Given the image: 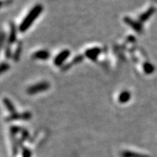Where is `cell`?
I'll use <instances>...</instances> for the list:
<instances>
[{
  "mask_svg": "<svg viewBox=\"0 0 157 157\" xmlns=\"http://www.w3.org/2000/svg\"><path fill=\"white\" fill-rule=\"evenodd\" d=\"M10 28V34H9V38H8L7 45H11L14 42H15L16 39H17V28H16L14 23L11 22Z\"/></svg>",
  "mask_w": 157,
  "mask_h": 157,
  "instance_id": "cell-6",
  "label": "cell"
},
{
  "mask_svg": "<svg viewBox=\"0 0 157 157\" xmlns=\"http://www.w3.org/2000/svg\"><path fill=\"white\" fill-rule=\"evenodd\" d=\"M6 42V34L4 32H0V49L4 46Z\"/></svg>",
  "mask_w": 157,
  "mask_h": 157,
  "instance_id": "cell-17",
  "label": "cell"
},
{
  "mask_svg": "<svg viewBox=\"0 0 157 157\" xmlns=\"http://www.w3.org/2000/svg\"><path fill=\"white\" fill-rule=\"evenodd\" d=\"M10 0H7V1H2V0H0V8L2 7V6L6 3V2H10Z\"/></svg>",
  "mask_w": 157,
  "mask_h": 157,
  "instance_id": "cell-20",
  "label": "cell"
},
{
  "mask_svg": "<svg viewBox=\"0 0 157 157\" xmlns=\"http://www.w3.org/2000/svg\"><path fill=\"white\" fill-rule=\"evenodd\" d=\"M3 103L6 106V108L8 109V111L10 112V113H16V110H15V108H14V105L10 101V100L8 99V98H4L3 99Z\"/></svg>",
  "mask_w": 157,
  "mask_h": 157,
  "instance_id": "cell-11",
  "label": "cell"
},
{
  "mask_svg": "<svg viewBox=\"0 0 157 157\" xmlns=\"http://www.w3.org/2000/svg\"><path fill=\"white\" fill-rule=\"evenodd\" d=\"M5 54H6V57L9 58L11 56V50H10V47H9V45L6 46V50H5Z\"/></svg>",
  "mask_w": 157,
  "mask_h": 157,
  "instance_id": "cell-18",
  "label": "cell"
},
{
  "mask_svg": "<svg viewBox=\"0 0 157 157\" xmlns=\"http://www.w3.org/2000/svg\"><path fill=\"white\" fill-rule=\"evenodd\" d=\"M10 69V66L7 63H1L0 64V74H3Z\"/></svg>",
  "mask_w": 157,
  "mask_h": 157,
  "instance_id": "cell-16",
  "label": "cell"
},
{
  "mask_svg": "<svg viewBox=\"0 0 157 157\" xmlns=\"http://www.w3.org/2000/svg\"><path fill=\"white\" fill-rule=\"evenodd\" d=\"M22 157H31L30 151L28 149H26V148H25L23 150V152H22Z\"/></svg>",
  "mask_w": 157,
  "mask_h": 157,
  "instance_id": "cell-19",
  "label": "cell"
},
{
  "mask_svg": "<svg viewBox=\"0 0 157 157\" xmlns=\"http://www.w3.org/2000/svg\"><path fill=\"white\" fill-rule=\"evenodd\" d=\"M144 72L146 74H151L155 70V68L151 63H145L144 66Z\"/></svg>",
  "mask_w": 157,
  "mask_h": 157,
  "instance_id": "cell-15",
  "label": "cell"
},
{
  "mask_svg": "<svg viewBox=\"0 0 157 157\" xmlns=\"http://www.w3.org/2000/svg\"><path fill=\"white\" fill-rule=\"evenodd\" d=\"M101 49L99 48H93V49H90L86 52V55L87 58H89L91 60H95L98 58V55L101 53Z\"/></svg>",
  "mask_w": 157,
  "mask_h": 157,
  "instance_id": "cell-7",
  "label": "cell"
},
{
  "mask_svg": "<svg viewBox=\"0 0 157 157\" xmlns=\"http://www.w3.org/2000/svg\"><path fill=\"white\" fill-rule=\"evenodd\" d=\"M122 157H148L147 155H143V154L136 153V152H133V151H123L121 153Z\"/></svg>",
  "mask_w": 157,
  "mask_h": 157,
  "instance_id": "cell-12",
  "label": "cell"
},
{
  "mask_svg": "<svg viewBox=\"0 0 157 157\" xmlns=\"http://www.w3.org/2000/svg\"><path fill=\"white\" fill-rule=\"evenodd\" d=\"M131 98V94L128 91H123L119 96V101L121 103H127Z\"/></svg>",
  "mask_w": 157,
  "mask_h": 157,
  "instance_id": "cell-10",
  "label": "cell"
},
{
  "mask_svg": "<svg viewBox=\"0 0 157 157\" xmlns=\"http://www.w3.org/2000/svg\"><path fill=\"white\" fill-rule=\"evenodd\" d=\"M22 43L21 42H19L18 45V47L16 48V50L15 52H14V62H17L18 60V58H19V56H20V54L22 53Z\"/></svg>",
  "mask_w": 157,
  "mask_h": 157,
  "instance_id": "cell-14",
  "label": "cell"
},
{
  "mask_svg": "<svg viewBox=\"0 0 157 157\" xmlns=\"http://www.w3.org/2000/svg\"><path fill=\"white\" fill-rule=\"evenodd\" d=\"M154 12H155V8L153 7L149 8L148 10H146L144 13H143L140 16V22H145V21H147V20L154 14Z\"/></svg>",
  "mask_w": 157,
  "mask_h": 157,
  "instance_id": "cell-9",
  "label": "cell"
},
{
  "mask_svg": "<svg viewBox=\"0 0 157 157\" xmlns=\"http://www.w3.org/2000/svg\"><path fill=\"white\" fill-rule=\"evenodd\" d=\"M82 59H83V57L82 56H78V57H76L75 58H74V60H73V62H72V63H69V64H66V66H64L63 70H68L69 68H70V66L73 65V64H77V63H79L80 62H82Z\"/></svg>",
  "mask_w": 157,
  "mask_h": 157,
  "instance_id": "cell-13",
  "label": "cell"
},
{
  "mask_svg": "<svg viewBox=\"0 0 157 157\" xmlns=\"http://www.w3.org/2000/svg\"><path fill=\"white\" fill-rule=\"evenodd\" d=\"M42 10H43V6L41 4H37V5H35L30 10V11L28 13L27 15L25 17V18L22 20V22L19 25V26H18L19 31L22 32V33L26 31L31 26L33 22L38 18V16L42 12Z\"/></svg>",
  "mask_w": 157,
  "mask_h": 157,
  "instance_id": "cell-1",
  "label": "cell"
},
{
  "mask_svg": "<svg viewBox=\"0 0 157 157\" xmlns=\"http://www.w3.org/2000/svg\"><path fill=\"white\" fill-rule=\"evenodd\" d=\"M32 58L39 60H46L50 58V53L46 50H39L33 54Z\"/></svg>",
  "mask_w": 157,
  "mask_h": 157,
  "instance_id": "cell-8",
  "label": "cell"
},
{
  "mask_svg": "<svg viewBox=\"0 0 157 157\" xmlns=\"http://www.w3.org/2000/svg\"><path fill=\"white\" fill-rule=\"evenodd\" d=\"M49 88H50V84L48 82H39V83L35 84L34 86L28 88L27 94H30V95H34V94H37L38 93H41V92L46 91Z\"/></svg>",
  "mask_w": 157,
  "mask_h": 157,
  "instance_id": "cell-2",
  "label": "cell"
},
{
  "mask_svg": "<svg viewBox=\"0 0 157 157\" xmlns=\"http://www.w3.org/2000/svg\"><path fill=\"white\" fill-rule=\"evenodd\" d=\"M31 117L30 113H24L22 114L18 113L17 112L14 113L10 114V117H8L6 121H17V120H29Z\"/></svg>",
  "mask_w": 157,
  "mask_h": 157,
  "instance_id": "cell-5",
  "label": "cell"
},
{
  "mask_svg": "<svg viewBox=\"0 0 157 157\" xmlns=\"http://www.w3.org/2000/svg\"><path fill=\"white\" fill-rule=\"evenodd\" d=\"M124 22H125L127 25L131 26L135 31L138 32V33H140V32H142V30H143L141 24L140 23V22H136V21H135V20H133L132 18H129V17H125V18H124Z\"/></svg>",
  "mask_w": 157,
  "mask_h": 157,
  "instance_id": "cell-4",
  "label": "cell"
},
{
  "mask_svg": "<svg viewBox=\"0 0 157 157\" xmlns=\"http://www.w3.org/2000/svg\"><path fill=\"white\" fill-rule=\"evenodd\" d=\"M70 54V51L68 50H65L63 51H62L58 54L57 57L55 58L54 61V63L57 66H62V64L64 63V62L66 61V59H67L69 58V56Z\"/></svg>",
  "mask_w": 157,
  "mask_h": 157,
  "instance_id": "cell-3",
  "label": "cell"
}]
</instances>
